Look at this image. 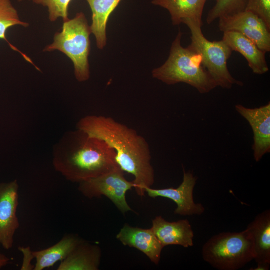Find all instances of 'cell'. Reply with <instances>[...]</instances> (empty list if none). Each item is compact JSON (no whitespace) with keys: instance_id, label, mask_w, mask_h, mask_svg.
Listing matches in <instances>:
<instances>
[{"instance_id":"cell-1","label":"cell","mask_w":270,"mask_h":270,"mask_svg":"<svg viewBox=\"0 0 270 270\" xmlns=\"http://www.w3.org/2000/svg\"><path fill=\"white\" fill-rule=\"evenodd\" d=\"M77 128L111 147L120 168L134 176L137 194L144 196L145 188H151L155 180L151 152L146 139L135 130L103 116H87L79 121Z\"/></svg>"},{"instance_id":"cell-2","label":"cell","mask_w":270,"mask_h":270,"mask_svg":"<svg viewBox=\"0 0 270 270\" xmlns=\"http://www.w3.org/2000/svg\"><path fill=\"white\" fill-rule=\"evenodd\" d=\"M53 165L67 180L78 183L120 168L111 147L78 128L68 132L56 147Z\"/></svg>"},{"instance_id":"cell-3","label":"cell","mask_w":270,"mask_h":270,"mask_svg":"<svg viewBox=\"0 0 270 270\" xmlns=\"http://www.w3.org/2000/svg\"><path fill=\"white\" fill-rule=\"evenodd\" d=\"M182 35L180 30L172 44L168 59L152 70V76L168 85L185 83L200 94H207L217 86L203 66L202 56L190 46H182Z\"/></svg>"},{"instance_id":"cell-4","label":"cell","mask_w":270,"mask_h":270,"mask_svg":"<svg viewBox=\"0 0 270 270\" xmlns=\"http://www.w3.org/2000/svg\"><path fill=\"white\" fill-rule=\"evenodd\" d=\"M90 28L83 12L78 13L72 20L64 22L61 32H56L54 42L44 52L59 50L70 58L74 68V75L80 82L90 77L88 56L90 51Z\"/></svg>"},{"instance_id":"cell-5","label":"cell","mask_w":270,"mask_h":270,"mask_svg":"<svg viewBox=\"0 0 270 270\" xmlns=\"http://www.w3.org/2000/svg\"><path fill=\"white\" fill-rule=\"evenodd\" d=\"M204 260L219 270H238L254 260L252 240L246 229L223 232L212 236L203 246Z\"/></svg>"},{"instance_id":"cell-6","label":"cell","mask_w":270,"mask_h":270,"mask_svg":"<svg viewBox=\"0 0 270 270\" xmlns=\"http://www.w3.org/2000/svg\"><path fill=\"white\" fill-rule=\"evenodd\" d=\"M182 23L191 32L190 46L202 56V66L216 86L230 89L234 85L243 86V83L235 79L228 70V62L232 51L227 44L222 40H208L202 30V23L191 19L185 20Z\"/></svg>"},{"instance_id":"cell-7","label":"cell","mask_w":270,"mask_h":270,"mask_svg":"<svg viewBox=\"0 0 270 270\" xmlns=\"http://www.w3.org/2000/svg\"><path fill=\"white\" fill-rule=\"evenodd\" d=\"M133 182L124 176V172L118 168L99 176L79 183L78 190L90 199L105 196L122 213L132 210L126 200V192L134 188Z\"/></svg>"},{"instance_id":"cell-8","label":"cell","mask_w":270,"mask_h":270,"mask_svg":"<svg viewBox=\"0 0 270 270\" xmlns=\"http://www.w3.org/2000/svg\"><path fill=\"white\" fill-rule=\"evenodd\" d=\"M220 30L240 33L254 42L265 52L270 51V30L264 22L254 13L244 10L219 18Z\"/></svg>"},{"instance_id":"cell-9","label":"cell","mask_w":270,"mask_h":270,"mask_svg":"<svg viewBox=\"0 0 270 270\" xmlns=\"http://www.w3.org/2000/svg\"><path fill=\"white\" fill-rule=\"evenodd\" d=\"M19 185L17 180L0 183V245L11 249L20 227L17 216Z\"/></svg>"},{"instance_id":"cell-10","label":"cell","mask_w":270,"mask_h":270,"mask_svg":"<svg viewBox=\"0 0 270 270\" xmlns=\"http://www.w3.org/2000/svg\"><path fill=\"white\" fill-rule=\"evenodd\" d=\"M197 178L190 172L184 170L183 180L177 188L164 189L145 188L146 192L152 198L162 197L173 200L177 205L174 214L182 216H200L205 212L201 204L196 203L194 200V190Z\"/></svg>"},{"instance_id":"cell-11","label":"cell","mask_w":270,"mask_h":270,"mask_svg":"<svg viewBox=\"0 0 270 270\" xmlns=\"http://www.w3.org/2000/svg\"><path fill=\"white\" fill-rule=\"evenodd\" d=\"M235 108L248 122L252 130L254 156L258 162L270 152V104L254 108L237 104Z\"/></svg>"},{"instance_id":"cell-12","label":"cell","mask_w":270,"mask_h":270,"mask_svg":"<svg viewBox=\"0 0 270 270\" xmlns=\"http://www.w3.org/2000/svg\"><path fill=\"white\" fill-rule=\"evenodd\" d=\"M116 238L124 246L142 252L155 264H159L164 247L152 228H142L126 224L117 234Z\"/></svg>"},{"instance_id":"cell-13","label":"cell","mask_w":270,"mask_h":270,"mask_svg":"<svg viewBox=\"0 0 270 270\" xmlns=\"http://www.w3.org/2000/svg\"><path fill=\"white\" fill-rule=\"evenodd\" d=\"M151 228L164 248L176 245L188 248L194 246V233L188 220L169 222L158 216L152 220Z\"/></svg>"},{"instance_id":"cell-14","label":"cell","mask_w":270,"mask_h":270,"mask_svg":"<svg viewBox=\"0 0 270 270\" xmlns=\"http://www.w3.org/2000/svg\"><path fill=\"white\" fill-rule=\"evenodd\" d=\"M250 234L254 248L256 270H268L270 265V211L258 214L246 228Z\"/></svg>"},{"instance_id":"cell-15","label":"cell","mask_w":270,"mask_h":270,"mask_svg":"<svg viewBox=\"0 0 270 270\" xmlns=\"http://www.w3.org/2000/svg\"><path fill=\"white\" fill-rule=\"evenodd\" d=\"M222 40L232 51L238 52L244 57L254 74L262 75L268 72L266 53L251 40L237 32L227 31L224 32Z\"/></svg>"},{"instance_id":"cell-16","label":"cell","mask_w":270,"mask_h":270,"mask_svg":"<svg viewBox=\"0 0 270 270\" xmlns=\"http://www.w3.org/2000/svg\"><path fill=\"white\" fill-rule=\"evenodd\" d=\"M102 256L100 248L82 240L68 256L60 262L58 270H97Z\"/></svg>"},{"instance_id":"cell-17","label":"cell","mask_w":270,"mask_h":270,"mask_svg":"<svg viewBox=\"0 0 270 270\" xmlns=\"http://www.w3.org/2000/svg\"><path fill=\"white\" fill-rule=\"evenodd\" d=\"M82 240L76 234H68L50 248L32 252L36 260L34 270H43L62 262Z\"/></svg>"},{"instance_id":"cell-18","label":"cell","mask_w":270,"mask_h":270,"mask_svg":"<svg viewBox=\"0 0 270 270\" xmlns=\"http://www.w3.org/2000/svg\"><path fill=\"white\" fill-rule=\"evenodd\" d=\"M207 0H153L152 3L166 9L172 23L178 26L186 19L202 23V15Z\"/></svg>"},{"instance_id":"cell-19","label":"cell","mask_w":270,"mask_h":270,"mask_svg":"<svg viewBox=\"0 0 270 270\" xmlns=\"http://www.w3.org/2000/svg\"><path fill=\"white\" fill-rule=\"evenodd\" d=\"M122 0H86L92 12V33L98 48L102 50L106 44V28L110 16Z\"/></svg>"},{"instance_id":"cell-20","label":"cell","mask_w":270,"mask_h":270,"mask_svg":"<svg viewBox=\"0 0 270 270\" xmlns=\"http://www.w3.org/2000/svg\"><path fill=\"white\" fill-rule=\"evenodd\" d=\"M16 25L26 28L28 26L29 24L20 20L18 11L13 6L10 0H0V40H6L14 50L18 52L27 62L34 65L38 70L39 68L28 56L12 44L6 38V34L8 30Z\"/></svg>"},{"instance_id":"cell-21","label":"cell","mask_w":270,"mask_h":270,"mask_svg":"<svg viewBox=\"0 0 270 270\" xmlns=\"http://www.w3.org/2000/svg\"><path fill=\"white\" fill-rule=\"evenodd\" d=\"M248 0H218L209 12L206 22L211 24L220 18L236 14L246 10Z\"/></svg>"},{"instance_id":"cell-22","label":"cell","mask_w":270,"mask_h":270,"mask_svg":"<svg viewBox=\"0 0 270 270\" xmlns=\"http://www.w3.org/2000/svg\"><path fill=\"white\" fill-rule=\"evenodd\" d=\"M72 0H32L33 2L48 8L49 20L55 22L58 18L64 22L68 20V10Z\"/></svg>"},{"instance_id":"cell-23","label":"cell","mask_w":270,"mask_h":270,"mask_svg":"<svg viewBox=\"0 0 270 270\" xmlns=\"http://www.w3.org/2000/svg\"><path fill=\"white\" fill-rule=\"evenodd\" d=\"M245 10L258 16L270 30V0H248Z\"/></svg>"},{"instance_id":"cell-24","label":"cell","mask_w":270,"mask_h":270,"mask_svg":"<svg viewBox=\"0 0 270 270\" xmlns=\"http://www.w3.org/2000/svg\"><path fill=\"white\" fill-rule=\"evenodd\" d=\"M18 250L24 256L23 262L21 270H34V266L32 264V262L34 258L33 252L30 247L20 246Z\"/></svg>"},{"instance_id":"cell-25","label":"cell","mask_w":270,"mask_h":270,"mask_svg":"<svg viewBox=\"0 0 270 270\" xmlns=\"http://www.w3.org/2000/svg\"><path fill=\"white\" fill-rule=\"evenodd\" d=\"M10 259L0 251V269L9 264Z\"/></svg>"},{"instance_id":"cell-26","label":"cell","mask_w":270,"mask_h":270,"mask_svg":"<svg viewBox=\"0 0 270 270\" xmlns=\"http://www.w3.org/2000/svg\"><path fill=\"white\" fill-rule=\"evenodd\" d=\"M19 2H22V0H18Z\"/></svg>"},{"instance_id":"cell-27","label":"cell","mask_w":270,"mask_h":270,"mask_svg":"<svg viewBox=\"0 0 270 270\" xmlns=\"http://www.w3.org/2000/svg\"><path fill=\"white\" fill-rule=\"evenodd\" d=\"M216 1L218 0H216Z\"/></svg>"}]
</instances>
